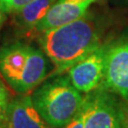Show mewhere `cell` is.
<instances>
[{
    "label": "cell",
    "instance_id": "2",
    "mask_svg": "<svg viewBox=\"0 0 128 128\" xmlns=\"http://www.w3.org/2000/svg\"><path fill=\"white\" fill-rule=\"evenodd\" d=\"M43 50L15 42L0 48V73L19 94L34 89L46 77L48 63Z\"/></svg>",
    "mask_w": 128,
    "mask_h": 128
},
{
    "label": "cell",
    "instance_id": "6",
    "mask_svg": "<svg viewBox=\"0 0 128 128\" xmlns=\"http://www.w3.org/2000/svg\"><path fill=\"white\" fill-rule=\"evenodd\" d=\"M107 46H100L86 57L68 69V78L75 88L87 94L101 86L104 71Z\"/></svg>",
    "mask_w": 128,
    "mask_h": 128
},
{
    "label": "cell",
    "instance_id": "15",
    "mask_svg": "<svg viewBox=\"0 0 128 128\" xmlns=\"http://www.w3.org/2000/svg\"><path fill=\"white\" fill-rule=\"evenodd\" d=\"M3 120H4V113L0 110V124H3Z\"/></svg>",
    "mask_w": 128,
    "mask_h": 128
},
{
    "label": "cell",
    "instance_id": "5",
    "mask_svg": "<svg viewBox=\"0 0 128 128\" xmlns=\"http://www.w3.org/2000/svg\"><path fill=\"white\" fill-rule=\"evenodd\" d=\"M88 109L84 128H122L120 102L102 86L87 93Z\"/></svg>",
    "mask_w": 128,
    "mask_h": 128
},
{
    "label": "cell",
    "instance_id": "13",
    "mask_svg": "<svg viewBox=\"0 0 128 128\" xmlns=\"http://www.w3.org/2000/svg\"><path fill=\"white\" fill-rule=\"evenodd\" d=\"M120 117L122 127L128 128V101L120 102Z\"/></svg>",
    "mask_w": 128,
    "mask_h": 128
},
{
    "label": "cell",
    "instance_id": "11",
    "mask_svg": "<svg viewBox=\"0 0 128 128\" xmlns=\"http://www.w3.org/2000/svg\"><path fill=\"white\" fill-rule=\"evenodd\" d=\"M6 14H14L33 0H1Z\"/></svg>",
    "mask_w": 128,
    "mask_h": 128
},
{
    "label": "cell",
    "instance_id": "1",
    "mask_svg": "<svg viewBox=\"0 0 128 128\" xmlns=\"http://www.w3.org/2000/svg\"><path fill=\"white\" fill-rule=\"evenodd\" d=\"M101 35L96 18L86 12L73 22L42 32L39 43L60 74L101 46Z\"/></svg>",
    "mask_w": 128,
    "mask_h": 128
},
{
    "label": "cell",
    "instance_id": "3",
    "mask_svg": "<svg viewBox=\"0 0 128 128\" xmlns=\"http://www.w3.org/2000/svg\"><path fill=\"white\" fill-rule=\"evenodd\" d=\"M30 97L37 112L51 128L66 126L82 108L86 98L68 76L46 81Z\"/></svg>",
    "mask_w": 128,
    "mask_h": 128
},
{
    "label": "cell",
    "instance_id": "16",
    "mask_svg": "<svg viewBox=\"0 0 128 128\" xmlns=\"http://www.w3.org/2000/svg\"><path fill=\"white\" fill-rule=\"evenodd\" d=\"M0 128H5L4 125H3V124H0Z\"/></svg>",
    "mask_w": 128,
    "mask_h": 128
},
{
    "label": "cell",
    "instance_id": "14",
    "mask_svg": "<svg viewBox=\"0 0 128 128\" xmlns=\"http://www.w3.org/2000/svg\"><path fill=\"white\" fill-rule=\"evenodd\" d=\"M5 14H7L5 12L4 8H3V5H2V1L0 0V30H1L2 25H3V23H4Z\"/></svg>",
    "mask_w": 128,
    "mask_h": 128
},
{
    "label": "cell",
    "instance_id": "7",
    "mask_svg": "<svg viewBox=\"0 0 128 128\" xmlns=\"http://www.w3.org/2000/svg\"><path fill=\"white\" fill-rule=\"evenodd\" d=\"M97 0H57L46 16L41 20L35 32H44L81 18L87 12L90 5Z\"/></svg>",
    "mask_w": 128,
    "mask_h": 128
},
{
    "label": "cell",
    "instance_id": "8",
    "mask_svg": "<svg viewBox=\"0 0 128 128\" xmlns=\"http://www.w3.org/2000/svg\"><path fill=\"white\" fill-rule=\"evenodd\" d=\"M5 128H51L32 104L30 96L10 100L4 113Z\"/></svg>",
    "mask_w": 128,
    "mask_h": 128
},
{
    "label": "cell",
    "instance_id": "9",
    "mask_svg": "<svg viewBox=\"0 0 128 128\" xmlns=\"http://www.w3.org/2000/svg\"><path fill=\"white\" fill-rule=\"evenodd\" d=\"M57 0H33L14 12V23L25 30H35Z\"/></svg>",
    "mask_w": 128,
    "mask_h": 128
},
{
    "label": "cell",
    "instance_id": "4",
    "mask_svg": "<svg viewBox=\"0 0 128 128\" xmlns=\"http://www.w3.org/2000/svg\"><path fill=\"white\" fill-rule=\"evenodd\" d=\"M101 86L128 101V40L107 46Z\"/></svg>",
    "mask_w": 128,
    "mask_h": 128
},
{
    "label": "cell",
    "instance_id": "12",
    "mask_svg": "<svg viewBox=\"0 0 128 128\" xmlns=\"http://www.w3.org/2000/svg\"><path fill=\"white\" fill-rule=\"evenodd\" d=\"M10 101V95L8 87L6 86L4 82L0 79V110L5 113V110Z\"/></svg>",
    "mask_w": 128,
    "mask_h": 128
},
{
    "label": "cell",
    "instance_id": "10",
    "mask_svg": "<svg viewBox=\"0 0 128 128\" xmlns=\"http://www.w3.org/2000/svg\"><path fill=\"white\" fill-rule=\"evenodd\" d=\"M87 109H88V97H87L86 94L82 108L78 112V114L74 117L73 120L66 126H64V128H84V120H86V118Z\"/></svg>",
    "mask_w": 128,
    "mask_h": 128
}]
</instances>
